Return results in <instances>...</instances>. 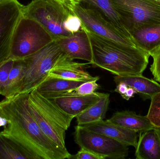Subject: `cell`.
Here are the masks:
<instances>
[{
    "mask_svg": "<svg viewBox=\"0 0 160 159\" xmlns=\"http://www.w3.org/2000/svg\"><path fill=\"white\" fill-rule=\"evenodd\" d=\"M4 62H3V63H0V66H1V65H2V64H3V63Z\"/></svg>",
    "mask_w": 160,
    "mask_h": 159,
    "instance_id": "cell-36",
    "label": "cell"
},
{
    "mask_svg": "<svg viewBox=\"0 0 160 159\" xmlns=\"http://www.w3.org/2000/svg\"><path fill=\"white\" fill-rule=\"evenodd\" d=\"M135 148L137 159H160V142L155 129L141 131Z\"/></svg>",
    "mask_w": 160,
    "mask_h": 159,
    "instance_id": "cell-18",
    "label": "cell"
},
{
    "mask_svg": "<svg viewBox=\"0 0 160 159\" xmlns=\"http://www.w3.org/2000/svg\"><path fill=\"white\" fill-rule=\"evenodd\" d=\"M0 159L36 158L19 143L0 131Z\"/></svg>",
    "mask_w": 160,
    "mask_h": 159,
    "instance_id": "cell-22",
    "label": "cell"
},
{
    "mask_svg": "<svg viewBox=\"0 0 160 159\" xmlns=\"http://www.w3.org/2000/svg\"><path fill=\"white\" fill-rule=\"evenodd\" d=\"M74 139L80 148L104 159H124L128 157V146L103 134L90 131L81 125L75 127Z\"/></svg>",
    "mask_w": 160,
    "mask_h": 159,
    "instance_id": "cell-9",
    "label": "cell"
},
{
    "mask_svg": "<svg viewBox=\"0 0 160 159\" xmlns=\"http://www.w3.org/2000/svg\"><path fill=\"white\" fill-rule=\"evenodd\" d=\"M106 120L109 123L137 132L155 128L147 116L140 115L133 111L128 110L116 112Z\"/></svg>",
    "mask_w": 160,
    "mask_h": 159,
    "instance_id": "cell-17",
    "label": "cell"
},
{
    "mask_svg": "<svg viewBox=\"0 0 160 159\" xmlns=\"http://www.w3.org/2000/svg\"><path fill=\"white\" fill-rule=\"evenodd\" d=\"M102 94V93L95 92L89 95H82L68 91L62 93L42 94L52 100L64 112L76 118L77 115L97 102Z\"/></svg>",
    "mask_w": 160,
    "mask_h": 159,
    "instance_id": "cell-11",
    "label": "cell"
},
{
    "mask_svg": "<svg viewBox=\"0 0 160 159\" xmlns=\"http://www.w3.org/2000/svg\"><path fill=\"white\" fill-rule=\"evenodd\" d=\"M81 3L98 10L119 32L134 41L131 32L110 0H81Z\"/></svg>",
    "mask_w": 160,
    "mask_h": 159,
    "instance_id": "cell-15",
    "label": "cell"
},
{
    "mask_svg": "<svg viewBox=\"0 0 160 159\" xmlns=\"http://www.w3.org/2000/svg\"><path fill=\"white\" fill-rule=\"evenodd\" d=\"M155 130L158 134L160 142V128H155Z\"/></svg>",
    "mask_w": 160,
    "mask_h": 159,
    "instance_id": "cell-34",
    "label": "cell"
},
{
    "mask_svg": "<svg viewBox=\"0 0 160 159\" xmlns=\"http://www.w3.org/2000/svg\"><path fill=\"white\" fill-rule=\"evenodd\" d=\"M151 100L147 116L155 128H160V92L154 95Z\"/></svg>",
    "mask_w": 160,
    "mask_h": 159,
    "instance_id": "cell-24",
    "label": "cell"
},
{
    "mask_svg": "<svg viewBox=\"0 0 160 159\" xmlns=\"http://www.w3.org/2000/svg\"><path fill=\"white\" fill-rule=\"evenodd\" d=\"M29 93H20L0 101V116L8 120L2 132L29 150L36 159H70L68 150L58 147L41 130L32 115Z\"/></svg>",
    "mask_w": 160,
    "mask_h": 159,
    "instance_id": "cell-1",
    "label": "cell"
},
{
    "mask_svg": "<svg viewBox=\"0 0 160 159\" xmlns=\"http://www.w3.org/2000/svg\"><path fill=\"white\" fill-rule=\"evenodd\" d=\"M99 79H94L84 82L78 87L72 90L70 92L79 95H89L94 93L99 88V85L97 83Z\"/></svg>",
    "mask_w": 160,
    "mask_h": 159,
    "instance_id": "cell-25",
    "label": "cell"
},
{
    "mask_svg": "<svg viewBox=\"0 0 160 159\" xmlns=\"http://www.w3.org/2000/svg\"><path fill=\"white\" fill-rule=\"evenodd\" d=\"M151 1H153V2L157 3L160 5V0H151Z\"/></svg>",
    "mask_w": 160,
    "mask_h": 159,
    "instance_id": "cell-35",
    "label": "cell"
},
{
    "mask_svg": "<svg viewBox=\"0 0 160 159\" xmlns=\"http://www.w3.org/2000/svg\"><path fill=\"white\" fill-rule=\"evenodd\" d=\"M15 60L9 58L0 66V91L8 77L10 70L14 65Z\"/></svg>",
    "mask_w": 160,
    "mask_h": 159,
    "instance_id": "cell-28",
    "label": "cell"
},
{
    "mask_svg": "<svg viewBox=\"0 0 160 159\" xmlns=\"http://www.w3.org/2000/svg\"><path fill=\"white\" fill-rule=\"evenodd\" d=\"M88 130L103 134L115 139L128 146L136 148L138 143L137 132L120 126L101 120L86 125H81Z\"/></svg>",
    "mask_w": 160,
    "mask_h": 159,
    "instance_id": "cell-14",
    "label": "cell"
},
{
    "mask_svg": "<svg viewBox=\"0 0 160 159\" xmlns=\"http://www.w3.org/2000/svg\"><path fill=\"white\" fill-rule=\"evenodd\" d=\"M26 68L24 59L15 60L7 79L1 89L0 95L5 98H10L20 93Z\"/></svg>",
    "mask_w": 160,
    "mask_h": 159,
    "instance_id": "cell-19",
    "label": "cell"
},
{
    "mask_svg": "<svg viewBox=\"0 0 160 159\" xmlns=\"http://www.w3.org/2000/svg\"><path fill=\"white\" fill-rule=\"evenodd\" d=\"M70 159H105L101 156L94 154L90 151L82 148H80L79 151L76 155H71Z\"/></svg>",
    "mask_w": 160,
    "mask_h": 159,
    "instance_id": "cell-29",
    "label": "cell"
},
{
    "mask_svg": "<svg viewBox=\"0 0 160 159\" xmlns=\"http://www.w3.org/2000/svg\"><path fill=\"white\" fill-rule=\"evenodd\" d=\"M53 41L51 35L37 21L22 16L13 35L9 58L24 59Z\"/></svg>",
    "mask_w": 160,
    "mask_h": 159,
    "instance_id": "cell-5",
    "label": "cell"
},
{
    "mask_svg": "<svg viewBox=\"0 0 160 159\" xmlns=\"http://www.w3.org/2000/svg\"><path fill=\"white\" fill-rule=\"evenodd\" d=\"M128 87L123 82H119L117 84L116 88L115 89L114 91L118 92L121 95V96L124 95L125 92L127 91Z\"/></svg>",
    "mask_w": 160,
    "mask_h": 159,
    "instance_id": "cell-31",
    "label": "cell"
},
{
    "mask_svg": "<svg viewBox=\"0 0 160 159\" xmlns=\"http://www.w3.org/2000/svg\"><path fill=\"white\" fill-rule=\"evenodd\" d=\"M72 12L80 18L82 29L87 32L126 48L142 50L134 41L119 32L95 8L80 3L74 7Z\"/></svg>",
    "mask_w": 160,
    "mask_h": 159,
    "instance_id": "cell-6",
    "label": "cell"
},
{
    "mask_svg": "<svg viewBox=\"0 0 160 159\" xmlns=\"http://www.w3.org/2000/svg\"><path fill=\"white\" fill-rule=\"evenodd\" d=\"M62 52L72 59L86 61L92 64L93 52L88 34L80 30L67 37L55 40Z\"/></svg>",
    "mask_w": 160,
    "mask_h": 159,
    "instance_id": "cell-12",
    "label": "cell"
},
{
    "mask_svg": "<svg viewBox=\"0 0 160 159\" xmlns=\"http://www.w3.org/2000/svg\"><path fill=\"white\" fill-rule=\"evenodd\" d=\"M153 58V63L150 66V71L157 82L160 83V45L149 54Z\"/></svg>",
    "mask_w": 160,
    "mask_h": 159,
    "instance_id": "cell-26",
    "label": "cell"
},
{
    "mask_svg": "<svg viewBox=\"0 0 160 159\" xmlns=\"http://www.w3.org/2000/svg\"><path fill=\"white\" fill-rule=\"evenodd\" d=\"M110 94L102 93L98 101L76 117L78 125L103 120L110 104Z\"/></svg>",
    "mask_w": 160,
    "mask_h": 159,
    "instance_id": "cell-21",
    "label": "cell"
},
{
    "mask_svg": "<svg viewBox=\"0 0 160 159\" xmlns=\"http://www.w3.org/2000/svg\"><path fill=\"white\" fill-rule=\"evenodd\" d=\"M135 94H137V92H136V91L132 88L128 87L125 94L121 96L125 100L129 101L131 98L134 97V95Z\"/></svg>",
    "mask_w": 160,
    "mask_h": 159,
    "instance_id": "cell-32",
    "label": "cell"
},
{
    "mask_svg": "<svg viewBox=\"0 0 160 159\" xmlns=\"http://www.w3.org/2000/svg\"><path fill=\"white\" fill-rule=\"evenodd\" d=\"M132 36L137 45L149 54L160 45V25L139 28L132 32Z\"/></svg>",
    "mask_w": 160,
    "mask_h": 159,
    "instance_id": "cell-20",
    "label": "cell"
},
{
    "mask_svg": "<svg viewBox=\"0 0 160 159\" xmlns=\"http://www.w3.org/2000/svg\"><path fill=\"white\" fill-rule=\"evenodd\" d=\"M29 104L32 115L44 134L58 147L67 150L66 133L75 117L64 112L36 89L29 93Z\"/></svg>",
    "mask_w": 160,
    "mask_h": 159,
    "instance_id": "cell-3",
    "label": "cell"
},
{
    "mask_svg": "<svg viewBox=\"0 0 160 159\" xmlns=\"http://www.w3.org/2000/svg\"><path fill=\"white\" fill-rule=\"evenodd\" d=\"M87 63L74 61L63 52L50 70L48 77H59L68 80L88 81L99 79L98 76L93 77L85 70Z\"/></svg>",
    "mask_w": 160,
    "mask_h": 159,
    "instance_id": "cell-13",
    "label": "cell"
},
{
    "mask_svg": "<svg viewBox=\"0 0 160 159\" xmlns=\"http://www.w3.org/2000/svg\"><path fill=\"white\" fill-rule=\"evenodd\" d=\"M88 34L92 47V65L116 76L142 74L150 55L141 49L126 48L92 33Z\"/></svg>",
    "mask_w": 160,
    "mask_h": 159,
    "instance_id": "cell-2",
    "label": "cell"
},
{
    "mask_svg": "<svg viewBox=\"0 0 160 159\" xmlns=\"http://www.w3.org/2000/svg\"><path fill=\"white\" fill-rule=\"evenodd\" d=\"M114 81L117 84L119 82L125 83L128 87L134 89L143 100L151 99L160 92V85L153 79H149L141 75L116 76Z\"/></svg>",
    "mask_w": 160,
    "mask_h": 159,
    "instance_id": "cell-16",
    "label": "cell"
},
{
    "mask_svg": "<svg viewBox=\"0 0 160 159\" xmlns=\"http://www.w3.org/2000/svg\"><path fill=\"white\" fill-rule=\"evenodd\" d=\"M23 6L18 0L0 2V63L9 59L13 35L22 16Z\"/></svg>",
    "mask_w": 160,
    "mask_h": 159,
    "instance_id": "cell-10",
    "label": "cell"
},
{
    "mask_svg": "<svg viewBox=\"0 0 160 159\" xmlns=\"http://www.w3.org/2000/svg\"><path fill=\"white\" fill-rule=\"evenodd\" d=\"M85 82L86 81L48 77L36 88V89L41 94L62 93L76 88Z\"/></svg>",
    "mask_w": 160,
    "mask_h": 159,
    "instance_id": "cell-23",
    "label": "cell"
},
{
    "mask_svg": "<svg viewBox=\"0 0 160 159\" xmlns=\"http://www.w3.org/2000/svg\"><path fill=\"white\" fill-rule=\"evenodd\" d=\"M65 28L68 31L73 34L79 31L82 29V22L81 19L77 15L73 13L69 15L65 21Z\"/></svg>",
    "mask_w": 160,
    "mask_h": 159,
    "instance_id": "cell-27",
    "label": "cell"
},
{
    "mask_svg": "<svg viewBox=\"0 0 160 159\" xmlns=\"http://www.w3.org/2000/svg\"><path fill=\"white\" fill-rule=\"evenodd\" d=\"M22 16L39 23L53 40L72 35L65 28V21L72 13L54 0H33L23 5Z\"/></svg>",
    "mask_w": 160,
    "mask_h": 159,
    "instance_id": "cell-4",
    "label": "cell"
},
{
    "mask_svg": "<svg viewBox=\"0 0 160 159\" xmlns=\"http://www.w3.org/2000/svg\"><path fill=\"white\" fill-rule=\"evenodd\" d=\"M131 32L160 25V5L151 0H110Z\"/></svg>",
    "mask_w": 160,
    "mask_h": 159,
    "instance_id": "cell-7",
    "label": "cell"
},
{
    "mask_svg": "<svg viewBox=\"0 0 160 159\" xmlns=\"http://www.w3.org/2000/svg\"><path fill=\"white\" fill-rule=\"evenodd\" d=\"M72 12L74 7L81 2V0H54Z\"/></svg>",
    "mask_w": 160,
    "mask_h": 159,
    "instance_id": "cell-30",
    "label": "cell"
},
{
    "mask_svg": "<svg viewBox=\"0 0 160 159\" xmlns=\"http://www.w3.org/2000/svg\"><path fill=\"white\" fill-rule=\"evenodd\" d=\"M62 53L61 48L53 41L38 52L24 59L27 68L20 93H30L36 89L48 77Z\"/></svg>",
    "mask_w": 160,
    "mask_h": 159,
    "instance_id": "cell-8",
    "label": "cell"
},
{
    "mask_svg": "<svg viewBox=\"0 0 160 159\" xmlns=\"http://www.w3.org/2000/svg\"><path fill=\"white\" fill-rule=\"evenodd\" d=\"M8 124V120L0 116V127H5Z\"/></svg>",
    "mask_w": 160,
    "mask_h": 159,
    "instance_id": "cell-33",
    "label": "cell"
},
{
    "mask_svg": "<svg viewBox=\"0 0 160 159\" xmlns=\"http://www.w3.org/2000/svg\"><path fill=\"white\" fill-rule=\"evenodd\" d=\"M3 1V0H0V2H1V1Z\"/></svg>",
    "mask_w": 160,
    "mask_h": 159,
    "instance_id": "cell-37",
    "label": "cell"
}]
</instances>
